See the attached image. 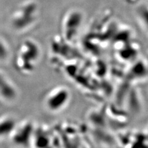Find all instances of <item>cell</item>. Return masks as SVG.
I'll use <instances>...</instances> for the list:
<instances>
[{
    "label": "cell",
    "instance_id": "5",
    "mask_svg": "<svg viewBox=\"0 0 148 148\" xmlns=\"http://www.w3.org/2000/svg\"><path fill=\"white\" fill-rule=\"evenodd\" d=\"M16 125L14 120L10 116L5 115L0 117V140L10 136Z\"/></svg>",
    "mask_w": 148,
    "mask_h": 148
},
{
    "label": "cell",
    "instance_id": "4",
    "mask_svg": "<svg viewBox=\"0 0 148 148\" xmlns=\"http://www.w3.org/2000/svg\"><path fill=\"white\" fill-rule=\"evenodd\" d=\"M17 95L16 85L5 73L0 71V99L11 102L16 99Z\"/></svg>",
    "mask_w": 148,
    "mask_h": 148
},
{
    "label": "cell",
    "instance_id": "6",
    "mask_svg": "<svg viewBox=\"0 0 148 148\" xmlns=\"http://www.w3.org/2000/svg\"><path fill=\"white\" fill-rule=\"evenodd\" d=\"M9 54V47L5 41L0 38V61H4Z\"/></svg>",
    "mask_w": 148,
    "mask_h": 148
},
{
    "label": "cell",
    "instance_id": "3",
    "mask_svg": "<svg viewBox=\"0 0 148 148\" xmlns=\"http://www.w3.org/2000/svg\"><path fill=\"white\" fill-rule=\"evenodd\" d=\"M34 128L29 121H24L16 126L11 134V138L16 145L27 146L32 143Z\"/></svg>",
    "mask_w": 148,
    "mask_h": 148
},
{
    "label": "cell",
    "instance_id": "1",
    "mask_svg": "<svg viewBox=\"0 0 148 148\" xmlns=\"http://www.w3.org/2000/svg\"><path fill=\"white\" fill-rule=\"evenodd\" d=\"M40 55V49L35 41L26 39L18 45L14 65L18 72L28 74L34 71Z\"/></svg>",
    "mask_w": 148,
    "mask_h": 148
},
{
    "label": "cell",
    "instance_id": "2",
    "mask_svg": "<svg viewBox=\"0 0 148 148\" xmlns=\"http://www.w3.org/2000/svg\"><path fill=\"white\" fill-rule=\"evenodd\" d=\"M37 17V5L32 1H24L13 11L11 24L16 30L24 32L34 24Z\"/></svg>",
    "mask_w": 148,
    "mask_h": 148
}]
</instances>
